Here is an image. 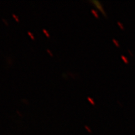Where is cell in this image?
Returning <instances> with one entry per match:
<instances>
[{
  "label": "cell",
  "instance_id": "obj_1",
  "mask_svg": "<svg viewBox=\"0 0 135 135\" xmlns=\"http://www.w3.org/2000/svg\"><path fill=\"white\" fill-rule=\"evenodd\" d=\"M89 2L90 3H92L94 7L97 8V9H98L104 17L107 18V15H106L105 10L104 9L103 6V5L100 1H98V0H91V1H89Z\"/></svg>",
  "mask_w": 135,
  "mask_h": 135
},
{
  "label": "cell",
  "instance_id": "obj_2",
  "mask_svg": "<svg viewBox=\"0 0 135 135\" xmlns=\"http://www.w3.org/2000/svg\"><path fill=\"white\" fill-rule=\"evenodd\" d=\"M91 13H92V14L94 15V16L95 17V18H99V15H98V13H97V11H96L95 9H91Z\"/></svg>",
  "mask_w": 135,
  "mask_h": 135
},
{
  "label": "cell",
  "instance_id": "obj_3",
  "mask_svg": "<svg viewBox=\"0 0 135 135\" xmlns=\"http://www.w3.org/2000/svg\"><path fill=\"white\" fill-rule=\"evenodd\" d=\"M87 99H88V101L89 102L92 104V105H93V106L95 105V102H94V99H93V98H91V97H88L87 98Z\"/></svg>",
  "mask_w": 135,
  "mask_h": 135
},
{
  "label": "cell",
  "instance_id": "obj_4",
  "mask_svg": "<svg viewBox=\"0 0 135 135\" xmlns=\"http://www.w3.org/2000/svg\"><path fill=\"white\" fill-rule=\"evenodd\" d=\"M28 35H29V36L30 37V38H31V39L32 40H35V36H34L33 34L32 33H31V32L28 31Z\"/></svg>",
  "mask_w": 135,
  "mask_h": 135
},
{
  "label": "cell",
  "instance_id": "obj_5",
  "mask_svg": "<svg viewBox=\"0 0 135 135\" xmlns=\"http://www.w3.org/2000/svg\"><path fill=\"white\" fill-rule=\"evenodd\" d=\"M121 58L123 60V61H124L126 64H128V59H127V58H126V57L122 55L121 56Z\"/></svg>",
  "mask_w": 135,
  "mask_h": 135
},
{
  "label": "cell",
  "instance_id": "obj_6",
  "mask_svg": "<svg viewBox=\"0 0 135 135\" xmlns=\"http://www.w3.org/2000/svg\"><path fill=\"white\" fill-rule=\"evenodd\" d=\"M43 31L44 34H45V35H46V36L47 37V38H50V34H49V33H48V31H47L46 30H45V29H43Z\"/></svg>",
  "mask_w": 135,
  "mask_h": 135
},
{
  "label": "cell",
  "instance_id": "obj_7",
  "mask_svg": "<svg viewBox=\"0 0 135 135\" xmlns=\"http://www.w3.org/2000/svg\"><path fill=\"white\" fill-rule=\"evenodd\" d=\"M84 128H85L86 130L88 133H91L92 132V131H91V128H89V127H88V126H86V125L84 126Z\"/></svg>",
  "mask_w": 135,
  "mask_h": 135
},
{
  "label": "cell",
  "instance_id": "obj_8",
  "mask_svg": "<svg viewBox=\"0 0 135 135\" xmlns=\"http://www.w3.org/2000/svg\"><path fill=\"white\" fill-rule=\"evenodd\" d=\"M113 41L114 44L116 45V46H117V47H120V46H119V43H118V41H116V40H114V39H113Z\"/></svg>",
  "mask_w": 135,
  "mask_h": 135
},
{
  "label": "cell",
  "instance_id": "obj_9",
  "mask_svg": "<svg viewBox=\"0 0 135 135\" xmlns=\"http://www.w3.org/2000/svg\"><path fill=\"white\" fill-rule=\"evenodd\" d=\"M13 15V18H14V19L16 20V21H17V22H18V23H19L20 22V20H19V19H18V17H17L16 15H15V14H13L12 15Z\"/></svg>",
  "mask_w": 135,
  "mask_h": 135
},
{
  "label": "cell",
  "instance_id": "obj_10",
  "mask_svg": "<svg viewBox=\"0 0 135 135\" xmlns=\"http://www.w3.org/2000/svg\"><path fill=\"white\" fill-rule=\"evenodd\" d=\"M118 26H119V28H120L121 30H124V27H123V25L121 24V23H120V22L118 21Z\"/></svg>",
  "mask_w": 135,
  "mask_h": 135
},
{
  "label": "cell",
  "instance_id": "obj_11",
  "mask_svg": "<svg viewBox=\"0 0 135 135\" xmlns=\"http://www.w3.org/2000/svg\"><path fill=\"white\" fill-rule=\"evenodd\" d=\"M46 51H47V52H48V53L49 55H50L51 56H53V53H51V51H50V50H49V49H47Z\"/></svg>",
  "mask_w": 135,
  "mask_h": 135
},
{
  "label": "cell",
  "instance_id": "obj_12",
  "mask_svg": "<svg viewBox=\"0 0 135 135\" xmlns=\"http://www.w3.org/2000/svg\"><path fill=\"white\" fill-rule=\"evenodd\" d=\"M2 20H3V22H4V24L6 25V26H8V22H7V21H6V20L3 19H3H2Z\"/></svg>",
  "mask_w": 135,
  "mask_h": 135
}]
</instances>
